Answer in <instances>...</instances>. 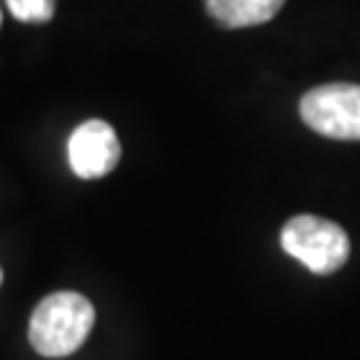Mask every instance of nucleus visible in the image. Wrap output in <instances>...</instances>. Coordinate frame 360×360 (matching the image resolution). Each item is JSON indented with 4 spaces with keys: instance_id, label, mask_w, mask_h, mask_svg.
Listing matches in <instances>:
<instances>
[{
    "instance_id": "f257e3e1",
    "label": "nucleus",
    "mask_w": 360,
    "mask_h": 360,
    "mask_svg": "<svg viewBox=\"0 0 360 360\" xmlns=\"http://www.w3.org/2000/svg\"><path fill=\"white\" fill-rule=\"evenodd\" d=\"M96 321L94 304L77 291H56L30 318V345L43 358H67L89 339Z\"/></svg>"
},
{
    "instance_id": "f03ea898",
    "label": "nucleus",
    "mask_w": 360,
    "mask_h": 360,
    "mask_svg": "<svg viewBox=\"0 0 360 360\" xmlns=\"http://www.w3.org/2000/svg\"><path fill=\"white\" fill-rule=\"evenodd\" d=\"M281 245L315 275H331L349 259V238L336 221L321 217H294L281 230Z\"/></svg>"
},
{
    "instance_id": "7ed1b4c3",
    "label": "nucleus",
    "mask_w": 360,
    "mask_h": 360,
    "mask_svg": "<svg viewBox=\"0 0 360 360\" xmlns=\"http://www.w3.org/2000/svg\"><path fill=\"white\" fill-rule=\"evenodd\" d=\"M299 115L309 129L339 142H360V86L328 83L307 91Z\"/></svg>"
},
{
    "instance_id": "20e7f679",
    "label": "nucleus",
    "mask_w": 360,
    "mask_h": 360,
    "mask_svg": "<svg viewBox=\"0 0 360 360\" xmlns=\"http://www.w3.org/2000/svg\"><path fill=\"white\" fill-rule=\"evenodd\" d=\"M67 158L72 174L80 179L107 176L120 160V142L115 129L99 117L80 123L67 139Z\"/></svg>"
},
{
    "instance_id": "39448f33",
    "label": "nucleus",
    "mask_w": 360,
    "mask_h": 360,
    "mask_svg": "<svg viewBox=\"0 0 360 360\" xmlns=\"http://www.w3.org/2000/svg\"><path fill=\"white\" fill-rule=\"evenodd\" d=\"M285 6V0H206L211 19L227 30H243L270 22Z\"/></svg>"
},
{
    "instance_id": "423d86ee",
    "label": "nucleus",
    "mask_w": 360,
    "mask_h": 360,
    "mask_svg": "<svg viewBox=\"0 0 360 360\" xmlns=\"http://www.w3.org/2000/svg\"><path fill=\"white\" fill-rule=\"evenodd\" d=\"M6 6L19 22H51L56 0H6Z\"/></svg>"
},
{
    "instance_id": "0eeeda50",
    "label": "nucleus",
    "mask_w": 360,
    "mask_h": 360,
    "mask_svg": "<svg viewBox=\"0 0 360 360\" xmlns=\"http://www.w3.org/2000/svg\"><path fill=\"white\" fill-rule=\"evenodd\" d=\"M0 283H3V272H0Z\"/></svg>"
}]
</instances>
